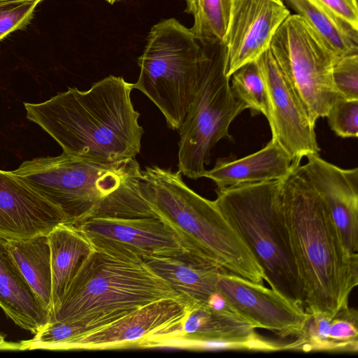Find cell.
<instances>
[{"label": "cell", "mask_w": 358, "mask_h": 358, "mask_svg": "<svg viewBox=\"0 0 358 358\" xmlns=\"http://www.w3.org/2000/svg\"><path fill=\"white\" fill-rule=\"evenodd\" d=\"M185 12L194 17L190 29L201 44L223 41L227 31L231 0H185Z\"/></svg>", "instance_id": "24"}, {"label": "cell", "mask_w": 358, "mask_h": 358, "mask_svg": "<svg viewBox=\"0 0 358 358\" xmlns=\"http://www.w3.org/2000/svg\"><path fill=\"white\" fill-rule=\"evenodd\" d=\"M66 223L62 210L12 171L0 170V237L27 239Z\"/></svg>", "instance_id": "15"}, {"label": "cell", "mask_w": 358, "mask_h": 358, "mask_svg": "<svg viewBox=\"0 0 358 358\" xmlns=\"http://www.w3.org/2000/svg\"><path fill=\"white\" fill-rule=\"evenodd\" d=\"M203 53L190 29L169 18L152 27L138 58L140 74L133 87L157 106L171 129H180L189 110Z\"/></svg>", "instance_id": "7"}, {"label": "cell", "mask_w": 358, "mask_h": 358, "mask_svg": "<svg viewBox=\"0 0 358 358\" xmlns=\"http://www.w3.org/2000/svg\"><path fill=\"white\" fill-rule=\"evenodd\" d=\"M358 30L357 0H315Z\"/></svg>", "instance_id": "30"}, {"label": "cell", "mask_w": 358, "mask_h": 358, "mask_svg": "<svg viewBox=\"0 0 358 358\" xmlns=\"http://www.w3.org/2000/svg\"><path fill=\"white\" fill-rule=\"evenodd\" d=\"M269 49L315 125L317 119L326 117L333 103L341 96L332 78L336 56L297 14H289L282 22Z\"/></svg>", "instance_id": "9"}, {"label": "cell", "mask_w": 358, "mask_h": 358, "mask_svg": "<svg viewBox=\"0 0 358 358\" xmlns=\"http://www.w3.org/2000/svg\"><path fill=\"white\" fill-rule=\"evenodd\" d=\"M289 14L285 4L273 0H231L223 40L226 76L230 78L269 49L275 33Z\"/></svg>", "instance_id": "14"}, {"label": "cell", "mask_w": 358, "mask_h": 358, "mask_svg": "<svg viewBox=\"0 0 358 358\" xmlns=\"http://www.w3.org/2000/svg\"><path fill=\"white\" fill-rule=\"evenodd\" d=\"M294 166L289 154L271 138L260 150L243 158L217 159L214 167L206 170L203 177L212 180L220 189L280 180Z\"/></svg>", "instance_id": "17"}, {"label": "cell", "mask_w": 358, "mask_h": 358, "mask_svg": "<svg viewBox=\"0 0 358 358\" xmlns=\"http://www.w3.org/2000/svg\"><path fill=\"white\" fill-rule=\"evenodd\" d=\"M143 260L176 292L206 303L217 292L218 275L226 271L192 254L178 257L147 256Z\"/></svg>", "instance_id": "20"}, {"label": "cell", "mask_w": 358, "mask_h": 358, "mask_svg": "<svg viewBox=\"0 0 358 358\" xmlns=\"http://www.w3.org/2000/svg\"><path fill=\"white\" fill-rule=\"evenodd\" d=\"M73 226L94 250L124 259L190 254L173 229L158 217H90Z\"/></svg>", "instance_id": "11"}, {"label": "cell", "mask_w": 358, "mask_h": 358, "mask_svg": "<svg viewBox=\"0 0 358 358\" xmlns=\"http://www.w3.org/2000/svg\"><path fill=\"white\" fill-rule=\"evenodd\" d=\"M301 166L337 227L345 246L358 252V169H343L322 159L306 157Z\"/></svg>", "instance_id": "16"}, {"label": "cell", "mask_w": 358, "mask_h": 358, "mask_svg": "<svg viewBox=\"0 0 358 358\" xmlns=\"http://www.w3.org/2000/svg\"><path fill=\"white\" fill-rule=\"evenodd\" d=\"M332 78L338 93L348 99H358V54L336 56Z\"/></svg>", "instance_id": "28"}, {"label": "cell", "mask_w": 358, "mask_h": 358, "mask_svg": "<svg viewBox=\"0 0 358 358\" xmlns=\"http://www.w3.org/2000/svg\"><path fill=\"white\" fill-rule=\"evenodd\" d=\"M147 304L96 331L59 343L51 350L180 348L182 329L195 299L180 293Z\"/></svg>", "instance_id": "10"}, {"label": "cell", "mask_w": 358, "mask_h": 358, "mask_svg": "<svg viewBox=\"0 0 358 358\" xmlns=\"http://www.w3.org/2000/svg\"><path fill=\"white\" fill-rule=\"evenodd\" d=\"M303 17L336 56L358 54V30L315 0H282Z\"/></svg>", "instance_id": "23"}, {"label": "cell", "mask_w": 358, "mask_h": 358, "mask_svg": "<svg viewBox=\"0 0 358 358\" xmlns=\"http://www.w3.org/2000/svg\"><path fill=\"white\" fill-rule=\"evenodd\" d=\"M180 296L143 260L124 259L94 249L69 283L49 322H77L88 334L147 304Z\"/></svg>", "instance_id": "5"}, {"label": "cell", "mask_w": 358, "mask_h": 358, "mask_svg": "<svg viewBox=\"0 0 358 358\" xmlns=\"http://www.w3.org/2000/svg\"><path fill=\"white\" fill-rule=\"evenodd\" d=\"M51 252L50 315L78 270L94 248L75 226L62 223L48 234Z\"/></svg>", "instance_id": "21"}, {"label": "cell", "mask_w": 358, "mask_h": 358, "mask_svg": "<svg viewBox=\"0 0 358 358\" xmlns=\"http://www.w3.org/2000/svg\"><path fill=\"white\" fill-rule=\"evenodd\" d=\"M264 78L270 103L268 120L272 138L289 154L293 164L303 157L319 155L313 124L292 85L276 62L270 49L256 60Z\"/></svg>", "instance_id": "12"}, {"label": "cell", "mask_w": 358, "mask_h": 358, "mask_svg": "<svg viewBox=\"0 0 358 358\" xmlns=\"http://www.w3.org/2000/svg\"><path fill=\"white\" fill-rule=\"evenodd\" d=\"M217 207L250 250L271 288L303 307L304 291L284 213L281 180L217 188Z\"/></svg>", "instance_id": "6"}, {"label": "cell", "mask_w": 358, "mask_h": 358, "mask_svg": "<svg viewBox=\"0 0 358 358\" xmlns=\"http://www.w3.org/2000/svg\"><path fill=\"white\" fill-rule=\"evenodd\" d=\"M12 172L58 207L72 225L90 217H127L144 201L136 159L103 164L63 152L25 161Z\"/></svg>", "instance_id": "3"}, {"label": "cell", "mask_w": 358, "mask_h": 358, "mask_svg": "<svg viewBox=\"0 0 358 358\" xmlns=\"http://www.w3.org/2000/svg\"><path fill=\"white\" fill-rule=\"evenodd\" d=\"M273 1H276V2H278V3H283V4H285V3H284V2L282 1V0H273Z\"/></svg>", "instance_id": "34"}, {"label": "cell", "mask_w": 358, "mask_h": 358, "mask_svg": "<svg viewBox=\"0 0 358 358\" xmlns=\"http://www.w3.org/2000/svg\"><path fill=\"white\" fill-rule=\"evenodd\" d=\"M358 313L349 306L341 309L331 319L329 330L330 352L358 350Z\"/></svg>", "instance_id": "26"}, {"label": "cell", "mask_w": 358, "mask_h": 358, "mask_svg": "<svg viewBox=\"0 0 358 358\" xmlns=\"http://www.w3.org/2000/svg\"><path fill=\"white\" fill-rule=\"evenodd\" d=\"M12 256L22 274L43 305L51 311V252L48 234L8 240Z\"/></svg>", "instance_id": "22"}, {"label": "cell", "mask_w": 358, "mask_h": 358, "mask_svg": "<svg viewBox=\"0 0 358 358\" xmlns=\"http://www.w3.org/2000/svg\"><path fill=\"white\" fill-rule=\"evenodd\" d=\"M132 83L109 76L86 91L69 87L50 99L24 103L27 117L78 158L103 164L136 159L143 129L134 108Z\"/></svg>", "instance_id": "1"}, {"label": "cell", "mask_w": 358, "mask_h": 358, "mask_svg": "<svg viewBox=\"0 0 358 358\" xmlns=\"http://www.w3.org/2000/svg\"><path fill=\"white\" fill-rule=\"evenodd\" d=\"M203 57L197 87L179 131L178 171L196 180L203 177L211 152L221 139L231 140V123L247 106L234 95L225 74L223 41L201 44Z\"/></svg>", "instance_id": "8"}, {"label": "cell", "mask_w": 358, "mask_h": 358, "mask_svg": "<svg viewBox=\"0 0 358 358\" xmlns=\"http://www.w3.org/2000/svg\"><path fill=\"white\" fill-rule=\"evenodd\" d=\"M0 307L17 325L36 334L50 319L43 305L22 274L8 240L0 237Z\"/></svg>", "instance_id": "19"}, {"label": "cell", "mask_w": 358, "mask_h": 358, "mask_svg": "<svg viewBox=\"0 0 358 358\" xmlns=\"http://www.w3.org/2000/svg\"><path fill=\"white\" fill-rule=\"evenodd\" d=\"M31 1V0H0V3H8V2H14V1ZM42 1L43 0H38Z\"/></svg>", "instance_id": "32"}, {"label": "cell", "mask_w": 358, "mask_h": 358, "mask_svg": "<svg viewBox=\"0 0 358 358\" xmlns=\"http://www.w3.org/2000/svg\"><path fill=\"white\" fill-rule=\"evenodd\" d=\"M141 174V197L156 217L173 229L190 254L264 285L262 268L214 201L190 189L179 171L152 166Z\"/></svg>", "instance_id": "4"}, {"label": "cell", "mask_w": 358, "mask_h": 358, "mask_svg": "<svg viewBox=\"0 0 358 358\" xmlns=\"http://www.w3.org/2000/svg\"><path fill=\"white\" fill-rule=\"evenodd\" d=\"M330 129L341 138L358 136V99L338 97L327 115Z\"/></svg>", "instance_id": "27"}, {"label": "cell", "mask_w": 358, "mask_h": 358, "mask_svg": "<svg viewBox=\"0 0 358 358\" xmlns=\"http://www.w3.org/2000/svg\"><path fill=\"white\" fill-rule=\"evenodd\" d=\"M284 213L304 291L307 313L332 317L348 306L358 284V254L344 244L322 199L301 165L281 180Z\"/></svg>", "instance_id": "2"}, {"label": "cell", "mask_w": 358, "mask_h": 358, "mask_svg": "<svg viewBox=\"0 0 358 358\" xmlns=\"http://www.w3.org/2000/svg\"><path fill=\"white\" fill-rule=\"evenodd\" d=\"M231 90L252 114L262 113L267 120L270 117V103L266 83L256 61L248 63L231 76Z\"/></svg>", "instance_id": "25"}, {"label": "cell", "mask_w": 358, "mask_h": 358, "mask_svg": "<svg viewBox=\"0 0 358 358\" xmlns=\"http://www.w3.org/2000/svg\"><path fill=\"white\" fill-rule=\"evenodd\" d=\"M0 350H12L19 351L22 350V345L20 343H12L7 341L0 342Z\"/></svg>", "instance_id": "31"}, {"label": "cell", "mask_w": 358, "mask_h": 358, "mask_svg": "<svg viewBox=\"0 0 358 358\" xmlns=\"http://www.w3.org/2000/svg\"><path fill=\"white\" fill-rule=\"evenodd\" d=\"M38 0L0 3V39L22 29L31 19Z\"/></svg>", "instance_id": "29"}, {"label": "cell", "mask_w": 358, "mask_h": 358, "mask_svg": "<svg viewBox=\"0 0 358 358\" xmlns=\"http://www.w3.org/2000/svg\"><path fill=\"white\" fill-rule=\"evenodd\" d=\"M217 289L239 317L282 338L296 337L308 317L303 306L274 289L227 271L220 273Z\"/></svg>", "instance_id": "13"}, {"label": "cell", "mask_w": 358, "mask_h": 358, "mask_svg": "<svg viewBox=\"0 0 358 358\" xmlns=\"http://www.w3.org/2000/svg\"><path fill=\"white\" fill-rule=\"evenodd\" d=\"M106 1H107L108 3H110V4H113L115 2H117V1H122V0H105Z\"/></svg>", "instance_id": "33"}, {"label": "cell", "mask_w": 358, "mask_h": 358, "mask_svg": "<svg viewBox=\"0 0 358 358\" xmlns=\"http://www.w3.org/2000/svg\"><path fill=\"white\" fill-rule=\"evenodd\" d=\"M255 328L237 315L195 300L182 326L181 349L204 350L215 341L264 343Z\"/></svg>", "instance_id": "18"}, {"label": "cell", "mask_w": 358, "mask_h": 358, "mask_svg": "<svg viewBox=\"0 0 358 358\" xmlns=\"http://www.w3.org/2000/svg\"><path fill=\"white\" fill-rule=\"evenodd\" d=\"M3 341H5L4 338L2 336L0 335V342H2Z\"/></svg>", "instance_id": "35"}]
</instances>
